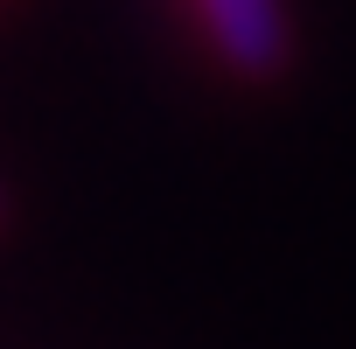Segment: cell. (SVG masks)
Returning <instances> with one entry per match:
<instances>
[{
  "mask_svg": "<svg viewBox=\"0 0 356 349\" xmlns=\"http://www.w3.org/2000/svg\"><path fill=\"white\" fill-rule=\"evenodd\" d=\"M189 22L238 77H273L293 49L286 0H189Z\"/></svg>",
  "mask_w": 356,
  "mask_h": 349,
  "instance_id": "cell-1",
  "label": "cell"
}]
</instances>
